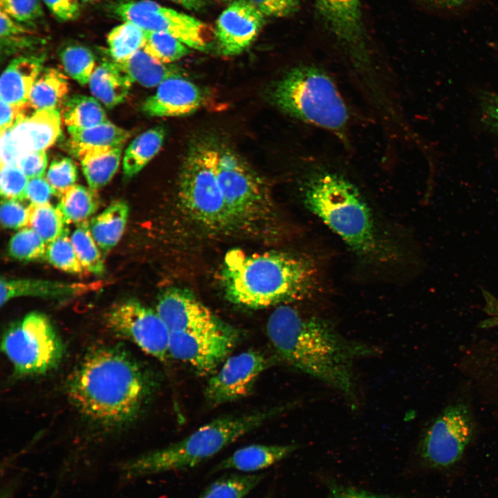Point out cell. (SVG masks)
Returning a JSON list of instances; mask_svg holds the SVG:
<instances>
[{"label": "cell", "instance_id": "obj_1", "mask_svg": "<svg viewBox=\"0 0 498 498\" xmlns=\"http://www.w3.org/2000/svg\"><path fill=\"white\" fill-rule=\"evenodd\" d=\"M153 387L149 372L127 350L101 345L91 349L74 369L67 392L84 418L110 430L133 423Z\"/></svg>", "mask_w": 498, "mask_h": 498}, {"label": "cell", "instance_id": "obj_2", "mask_svg": "<svg viewBox=\"0 0 498 498\" xmlns=\"http://www.w3.org/2000/svg\"><path fill=\"white\" fill-rule=\"evenodd\" d=\"M266 331L283 360L350 400L356 396V361L375 355L377 351L344 337L326 319L304 315L285 304L279 305L270 314Z\"/></svg>", "mask_w": 498, "mask_h": 498}, {"label": "cell", "instance_id": "obj_3", "mask_svg": "<svg viewBox=\"0 0 498 498\" xmlns=\"http://www.w3.org/2000/svg\"><path fill=\"white\" fill-rule=\"evenodd\" d=\"M300 188L306 208L360 259L386 264L396 257L363 194L348 177L329 167L313 165L305 171Z\"/></svg>", "mask_w": 498, "mask_h": 498}, {"label": "cell", "instance_id": "obj_4", "mask_svg": "<svg viewBox=\"0 0 498 498\" xmlns=\"http://www.w3.org/2000/svg\"><path fill=\"white\" fill-rule=\"evenodd\" d=\"M320 279L314 259L290 252L247 253L232 250L225 255L221 269L227 298L251 308L308 297L317 290Z\"/></svg>", "mask_w": 498, "mask_h": 498}, {"label": "cell", "instance_id": "obj_5", "mask_svg": "<svg viewBox=\"0 0 498 498\" xmlns=\"http://www.w3.org/2000/svg\"><path fill=\"white\" fill-rule=\"evenodd\" d=\"M284 406L216 418L189 436L165 448L127 460L120 466L124 479L133 480L194 468L225 447L282 412Z\"/></svg>", "mask_w": 498, "mask_h": 498}, {"label": "cell", "instance_id": "obj_6", "mask_svg": "<svg viewBox=\"0 0 498 498\" xmlns=\"http://www.w3.org/2000/svg\"><path fill=\"white\" fill-rule=\"evenodd\" d=\"M270 98L290 117L347 140L351 111L335 80L321 66L290 68L273 84Z\"/></svg>", "mask_w": 498, "mask_h": 498}, {"label": "cell", "instance_id": "obj_7", "mask_svg": "<svg viewBox=\"0 0 498 498\" xmlns=\"http://www.w3.org/2000/svg\"><path fill=\"white\" fill-rule=\"evenodd\" d=\"M219 149L206 143L195 144L186 156L181 171L179 200L190 216L212 230L237 226L219 184L216 165Z\"/></svg>", "mask_w": 498, "mask_h": 498}, {"label": "cell", "instance_id": "obj_8", "mask_svg": "<svg viewBox=\"0 0 498 498\" xmlns=\"http://www.w3.org/2000/svg\"><path fill=\"white\" fill-rule=\"evenodd\" d=\"M1 350L17 377L36 376L54 370L64 355L63 342L50 320L32 312L6 330Z\"/></svg>", "mask_w": 498, "mask_h": 498}, {"label": "cell", "instance_id": "obj_9", "mask_svg": "<svg viewBox=\"0 0 498 498\" xmlns=\"http://www.w3.org/2000/svg\"><path fill=\"white\" fill-rule=\"evenodd\" d=\"M216 174L225 202L236 225L273 220L274 205L265 184L236 154L219 150Z\"/></svg>", "mask_w": 498, "mask_h": 498}, {"label": "cell", "instance_id": "obj_10", "mask_svg": "<svg viewBox=\"0 0 498 498\" xmlns=\"http://www.w3.org/2000/svg\"><path fill=\"white\" fill-rule=\"evenodd\" d=\"M114 15L146 32H163L177 38L188 47L207 49L209 28L203 21L150 0L122 1L113 6Z\"/></svg>", "mask_w": 498, "mask_h": 498}, {"label": "cell", "instance_id": "obj_11", "mask_svg": "<svg viewBox=\"0 0 498 498\" xmlns=\"http://www.w3.org/2000/svg\"><path fill=\"white\" fill-rule=\"evenodd\" d=\"M472 434L473 423L467 407L463 404L448 406L423 435L420 457L430 468H450L460 460Z\"/></svg>", "mask_w": 498, "mask_h": 498}, {"label": "cell", "instance_id": "obj_12", "mask_svg": "<svg viewBox=\"0 0 498 498\" xmlns=\"http://www.w3.org/2000/svg\"><path fill=\"white\" fill-rule=\"evenodd\" d=\"M104 320L110 331L154 358L164 361L169 356L171 332L156 311L137 300L127 299L113 305Z\"/></svg>", "mask_w": 498, "mask_h": 498}, {"label": "cell", "instance_id": "obj_13", "mask_svg": "<svg viewBox=\"0 0 498 498\" xmlns=\"http://www.w3.org/2000/svg\"><path fill=\"white\" fill-rule=\"evenodd\" d=\"M239 338L231 327L172 332L169 355L201 374H212L228 358Z\"/></svg>", "mask_w": 498, "mask_h": 498}, {"label": "cell", "instance_id": "obj_14", "mask_svg": "<svg viewBox=\"0 0 498 498\" xmlns=\"http://www.w3.org/2000/svg\"><path fill=\"white\" fill-rule=\"evenodd\" d=\"M269 365L270 360L255 350L228 357L208 380L205 389L206 400L211 405H218L246 397Z\"/></svg>", "mask_w": 498, "mask_h": 498}, {"label": "cell", "instance_id": "obj_15", "mask_svg": "<svg viewBox=\"0 0 498 498\" xmlns=\"http://www.w3.org/2000/svg\"><path fill=\"white\" fill-rule=\"evenodd\" d=\"M265 17L249 0L232 1L216 21L215 37L221 53L232 56L244 51L258 35Z\"/></svg>", "mask_w": 498, "mask_h": 498}, {"label": "cell", "instance_id": "obj_16", "mask_svg": "<svg viewBox=\"0 0 498 498\" xmlns=\"http://www.w3.org/2000/svg\"><path fill=\"white\" fill-rule=\"evenodd\" d=\"M156 311L171 333L228 327L194 295L180 288L163 293Z\"/></svg>", "mask_w": 498, "mask_h": 498}, {"label": "cell", "instance_id": "obj_17", "mask_svg": "<svg viewBox=\"0 0 498 498\" xmlns=\"http://www.w3.org/2000/svg\"><path fill=\"white\" fill-rule=\"evenodd\" d=\"M203 94L193 82L183 75L171 77L161 82L156 93L142 106L146 115L177 117L191 114L203 104Z\"/></svg>", "mask_w": 498, "mask_h": 498}, {"label": "cell", "instance_id": "obj_18", "mask_svg": "<svg viewBox=\"0 0 498 498\" xmlns=\"http://www.w3.org/2000/svg\"><path fill=\"white\" fill-rule=\"evenodd\" d=\"M61 118L57 108L35 111L26 116L11 129V138L23 155L37 151H46L60 133Z\"/></svg>", "mask_w": 498, "mask_h": 498}, {"label": "cell", "instance_id": "obj_19", "mask_svg": "<svg viewBox=\"0 0 498 498\" xmlns=\"http://www.w3.org/2000/svg\"><path fill=\"white\" fill-rule=\"evenodd\" d=\"M44 55H28L14 58L0 80V98L5 102L28 104L32 87L42 70Z\"/></svg>", "mask_w": 498, "mask_h": 498}, {"label": "cell", "instance_id": "obj_20", "mask_svg": "<svg viewBox=\"0 0 498 498\" xmlns=\"http://www.w3.org/2000/svg\"><path fill=\"white\" fill-rule=\"evenodd\" d=\"M298 448V445L252 444L235 450L216 463L209 474L223 470H237L252 473L266 469L286 458Z\"/></svg>", "mask_w": 498, "mask_h": 498}, {"label": "cell", "instance_id": "obj_21", "mask_svg": "<svg viewBox=\"0 0 498 498\" xmlns=\"http://www.w3.org/2000/svg\"><path fill=\"white\" fill-rule=\"evenodd\" d=\"M88 286L34 279H1V306L15 297L31 296L44 298H62L86 291Z\"/></svg>", "mask_w": 498, "mask_h": 498}, {"label": "cell", "instance_id": "obj_22", "mask_svg": "<svg viewBox=\"0 0 498 498\" xmlns=\"http://www.w3.org/2000/svg\"><path fill=\"white\" fill-rule=\"evenodd\" d=\"M132 83L127 73L113 60L96 66L89 82L92 94L108 108L126 98Z\"/></svg>", "mask_w": 498, "mask_h": 498}, {"label": "cell", "instance_id": "obj_23", "mask_svg": "<svg viewBox=\"0 0 498 498\" xmlns=\"http://www.w3.org/2000/svg\"><path fill=\"white\" fill-rule=\"evenodd\" d=\"M68 145L77 157L87 151L122 147L130 132L109 121L90 128L68 127Z\"/></svg>", "mask_w": 498, "mask_h": 498}, {"label": "cell", "instance_id": "obj_24", "mask_svg": "<svg viewBox=\"0 0 498 498\" xmlns=\"http://www.w3.org/2000/svg\"><path fill=\"white\" fill-rule=\"evenodd\" d=\"M129 212V206L124 201H113L89 222V229L103 254L108 253L120 241Z\"/></svg>", "mask_w": 498, "mask_h": 498}, {"label": "cell", "instance_id": "obj_25", "mask_svg": "<svg viewBox=\"0 0 498 498\" xmlns=\"http://www.w3.org/2000/svg\"><path fill=\"white\" fill-rule=\"evenodd\" d=\"M117 63L133 82H138L148 88L158 86L171 77L183 75L178 68L158 61L143 48L126 60Z\"/></svg>", "mask_w": 498, "mask_h": 498}, {"label": "cell", "instance_id": "obj_26", "mask_svg": "<svg viewBox=\"0 0 498 498\" xmlns=\"http://www.w3.org/2000/svg\"><path fill=\"white\" fill-rule=\"evenodd\" d=\"M122 149H93L77 156L90 188L97 190L109 182L118 168Z\"/></svg>", "mask_w": 498, "mask_h": 498}, {"label": "cell", "instance_id": "obj_27", "mask_svg": "<svg viewBox=\"0 0 498 498\" xmlns=\"http://www.w3.org/2000/svg\"><path fill=\"white\" fill-rule=\"evenodd\" d=\"M68 91L66 77L55 68L42 69L30 91L28 105L35 111L57 108Z\"/></svg>", "mask_w": 498, "mask_h": 498}, {"label": "cell", "instance_id": "obj_28", "mask_svg": "<svg viewBox=\"0 0 498 498\" xmlns=\"http://www.w3.org/2000/svg\"><path fill=\"white\" fill-rule=\"evenodd\" d=\"M165 136V129L156 127L137 136L125 151L122 161L127 178L138 173L158 152Z\"/></svg>", "mask_w": 498, "mask_h": 498}, {"label": "cell", "instance_id": "obj_29", "mask_svg": "<svg viewBox=\"0 0 498 498\" xmlns=\"http://www.w3.org/2000/svg\"><path fill=\"white\" fill-rule=\"evenodd\" d=\"M62 113L68 127L90 128L109 121L96 98L84 95L75 94L65 98Z\"/></svg>", "mask_w": 498, "mask_h": 498}, {"label": "cell", "instance_id": "obj_30", "mask_svg": "<svg viewBox=\"0 0 498 498\" xmlns=\"http://www.w3.org/2000/svg\"><path fill=\"white\" fill-rule=\"evenodd\" d=\"M57 207L66 223L82 224L98 209L100 201L96 190L74 185L59 198Z\"/></svg>", "mask_w": 498, "mask_h": 498}, {"label": "cell", "instance_id": "obj_31", "mask_svg": "<svg viewBox=\"0 0 498 498\" xmlns=\"http://www.w3.org/2000/svg\"><path fill=\"white\" fill-rule=\"evenodd\" d=\"M264 477V473L225 474L210 483L196 498H244Z\"/></svg>", "mask_w": 498, "mask_h": 498}, {"label": "cell", "instance_id": "obj_32", "mask_svg": "<svg viewBox=\"0 0 498 498\" xmlns=\"http://www.w3.org/2000/svg\"><path fill=\"white\" fill-rule=\"evenodd\" d=\"M145 40L146 31L133 24L124 22L109 33L107 42L113 60L121 62L142 49Z\"/></svg>", "mask_w": 498, "mask_h": 498}, {"label": "cell", "instance_id": "obj_33", "mask_svg": "<svg viewBox=\"0 0 498 498\" xmlns=\"http://www.w3.org/2000/svg\"><path fill=\"white\" fill-rule=\"evenodd\" d=\"M29 226L34 230L46 244L59 237L67 228L64 216L57 207L50 203L30 205Z\"/></svg>", "mask_w": 498, "mask_h": 498}, {"label": "cell", "instance_id": "obj_34", "mask_svg": "<svg viewBox=\"0 0 498 498\" xmlns=\"http://www.w3.org/2000/svg\"><path fill=\"white\" fill-rule=\"evenodd\" d=\"M59 57L66 73L81 85H86L95 68V57L86 47L79 44L65 46Z\"/></svg>", "mask_w": 498, "mask_h": 498}, {"label": "cell", "instance_id": "obj_35", "mask_svg": "<svg viewBox=\"0 0 498 498\" xmlns=\"http://www.w3.org/2000/svg\"><path fill=\"white\" fill-rule=\"evenodd\" d=\"M88 223L85 222L78 225L71 239L82 267L93 274L101 275L104 270L102 257Z\"/></svg>", "mask_w": 498, "mask_h": 498}, {"label": "cell", "instance_id": "obj_36", "mask_svg": "<svg viewBox=\"0 0 498 498\" xmlns=\"http://www.w3.org/2000/svg\"><path fill=\"white\" fill-rule=\"evenodd\" d=\"M0 37L1 50L6 55L29 48L39 42V40L23 24L15 21L1 10H0Z\"/></svg>", "mask_w": 498, "mask_h": 498}, {"label": "cell", "instance_id": "obj_37", "mask_svg": "<svg viewBox=\"0 0 498 498\" xmlns=\"http://www.w3.org/2000/svg\"><path fill=\"white\" fill-rule=\"evenodd\" d=\"M145 51L158 61L170 64L190 53L188 46L172 35L163 32H146Z\"/></svg>", "mask_w": 498, "mask_h": 498}, {"label": "cell", "instance_id": "obj_38", "mask_svg": "<svg viewBox=\"0 0 498 498\" xmlns=\"http://www.w3.org/2000/svg\"><path fill=\"white\" fill-rule=\"evenodd\" d=\"M68 229L46 246L45 259L55 268L71 274H79L82 271Z\"/></svg>", "mask_w": 498, "mask_h": 498}, {"label": "cell", "instance_id": "obj_39", "mask_svg": "<svg viewBox=\"0 0 498 498\" xmlns=\"http://www.w3.org/2000/svg\"><path fill=\"white\" fill-rule=\"evenodd\" d=\"M46 243L31 228H24L10 240L8 252L11 257L23 261L45 258Z\"/></svg>", "mask_w": 498, "mask_h": 498}, {"label": "cell", "instance_id": "obj_40", "mask_svg": "<svg viewBox=\"0 0 498 498\" xmlns=\"http://www.w3.org/2000/svg\"><path fill=\"white\" fill-rule=\"evenodd\" d=\"M75 163L69 158L54 159L48 169L46 178L55 191V196H61L73 186L77 180Z\"/></svg>", "mask_w": 498, "mask_h": 498}, {"label": "cell", "instance_id": "obj_41", "mask_svg": "<svg viewBox=\"0 0 498 498\" xmlns=\"http://www.w3.org/2000/svg\"><path fill=\"white\" fill-rule=\"evenodd\" d=\"M28 178L16 165H1L0 192L3 199L25 200Z\"/></svg>", "mask_w": 498, "mask_h": 498}, {"label": "cell", "instance_id": "obj_42", "mask_svg": "<svg viewBox=\"0 0 498 498\" xmlns=\"http://www.w3.org/2000/svg\"><path fill=\"white\" fill-rule=\"evenodd\" d=\"M1 11L15 21L32 24L43 16L39 0H0Z\"/></svg>", "mask_w": 498, "mask_h": 498}, {"label": "cell", "instance_id": "obj_43", "mask_svg": "<svg viewBox=\"0 0 498 498\" xmlns=\"http://www.w3.org/2000/svg\"><path fill=\"white\" fill-rule=\"evenodd\" d=\"M30 208L22 201L3 199L1 203L0 219L6 228L19 230L29 226Z\"/></svg>", "mask_w": 498, "mask_h": 498}, {"label": "cell", "instance_id": "obj_44", "mask_svg": "<svg viewBox=\"0 0 498 498\" xmlns=\"http://www.w3.org/2000/svg\"><path fill=\"white\" fill-rule=\"evenodd\" d=\"M266 17H284L295 12L302 0H249Z\"/></svg>", "mask_w": 498, "mask_h": 498}, {"label": "cell", "instance_id": "obj_45", "mask_svg": "<svg viewBox=\"0 0 498 498\" xmlns=\"http://www.w3.org/2000/svg\"><path fill=\"white\" fill-rule=\"evenodd\" d=\"M328 489L326 498H399L388 494H378L342 484L333 479L325 481Z\"/></svg>", "mask_w": 498, "mask_h": 498}, {"label": "cell", "instance_id": "obj_46", "mask_svg": "<svg viewBox=\"0 0 498 498\" xmlns=\"http://www.w3.org/2000/svg\"><path fill=\"white\" fill-rule=\"evenodd\" d=\"M46 151H30L23 154L19 158L17 166L28 179L44 177L47 167Z\"/></svg>", "mask_w": 498, "mask_h": 498}, {"label": "cell", "instance_id": "obj_47", "mask_svg": "<svg viewBox=\"0 0 498 498\" xmlns=\"http://www.w3.org/2000/svg\"><path fill=\"white\" fill-rule=\"evenodd\" d=\"M55 196V191L44 177H37L28 179L25 193V200L30 205H39L50 203L52 196Z\"/></svg>", "mask_w": 498, "mask_h": 498}, {"label": "cell", "instance_id": "obj_48", "mask_svg": "<svg viewBox=\"0 0 498 498\" xmlns=\"http://www.w3.org/2000/svg\"><path fill=\"white\" fill-rule=\"evenodd\" d=\"M43 1L52 14L60 21L73 20L80 14L79 0H43Z\"/></svg>", "mask_w": 498, "mask_h": 498}, {"label": "cell", "instance_id": "obj_49", "mask_svg": "<svg viewBox=\"0 0 498 498\" xmlns=\"http://www.w3.org/2000/svg\"><path fill=\"white\" fill-rule=\"evenodd\" d=\"M481 111L483 122L498 134V93L486 92L481 95Z\"/></svg>", "mask_w": 498, "mask_h": 498}, {"label": "cell", "instance_id": "obj_50", "mask_svg": "<svg viewBox=\"0 0 498 498\" xmlns=\"http://www.w3.org/2000/svg\"><path fill=\"white\" fill-rule=\"evenodd\" d=\"M26 105H16L0 101V132L11 129L26 116Z\"/></svg>", "mask_w": 498, "mask_h": 498}, {"label": "cell", "instance_id": "obj_51", "mask_svg": "<svg viewBox=\"0 0 498 498\" xmlns=\"http://www.w3.org/2000/svg\"><path fill=\"white\" fill-rule=\"evenodd\" d=\"M1 134V165H16L22 154L14 143L10 129L0 132Z\"/></svg>", "mask_w": 498, "mask_h": 498}, {"label": "cell", "instance_id": "obj_52", "mask_svg": "<svg viewBox=\"0 0 498 498\" xmlns=\"http://www.w3.org/2000/svg\"><path fill=\"white\" fill-rule=\"evenodd\" d=\"M425 3L439 9H452L459 7L470 0H422Z\"/></svg>", "mask_w": 498, "mask_h": 498}, {"label": "cell", "instance_id": "obj_53", "mask_svg": "<svg viewBox=\"0 0 498 498\" xmlns=\"http://www.w3.org/2000/svg\"><path fill=\"white\" fill-rule=\"evenodd\" d=\"M18 480L13 479L6 482L1 488L0 498H14L17 488Z\"/></svg>", "mask_w": 498, "mask_h": 498}, {"label": "cell", "instance_id": "obj_54", "mask_svg": "<svg viewBox=\"0 0 498 498\" xmlns=\"http://www.w3.org/2000/svg\"><path fill=\"white\" fill-rule=\"evenodd\" d=\"M189 10H199L205 6V0H170Z\"/></svg>", "mask_w": 498, "mask_h": 498}, {"label": "cell", "instance_id": "obj_55", "mask_svg": "<svg viewBox=\"0 0 498 498\" xmlns=\"http://www.w3.org/2000/svg\"><path fill=\"white\" fill-rule=\"evenodd\" d=\"M490 306L492 307V308H490L491 313L493 315V317L484 321L482 324L483 326L487 327L498 325V306L497 304L495 305V307H493L492 305Z\"/></svg>", "mask_w": 498, "mask_h": 498}, {"label": "cell", "instance_id": "obj_56", "mask_svg": "<svg viewBox=\"0 0 498 498\" xmlns=\"http://www.w3.org/2000/svg\"><path fill=\"white\" fill-rule=\"evenodd\" d=\"M82 1H83L84 2H89V1H94V0H82Z\"/></svg>", "mask_w": 498, "mask_h": 498}, {"label": "cell", "instance_id": "obj_57", "mask_svg": "<svg viewBox=\"0 0 498 498\" xmlns=\"http://www.w3.org/2000/svg\"><path fill=\"white\" fill-rule=\"evenodd\" d=\"M221 1H227V0H221Z\"/></svg>", "mask_w": 498, "mask_h": 498}]
</instances>
